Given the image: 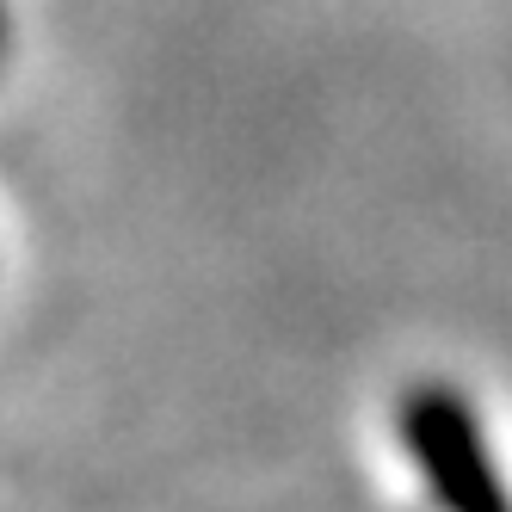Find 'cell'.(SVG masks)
Returning a JSON list of instances; mask_svg holds the SVG:
<instances>
[{
    "mask_svg": "<svg viewBox=\"0 0 512 512\" xmlns=\"http://www.w3.org/2000/svg\"><path fill=\"white\" fill-rule=\"evenodd\" d=\"M401 438L426 475L432 500L445 512H512L506 475L494 469V451L482 438V420L457 389H414L401 408Z\"/></svg>",
    "mask_w": 512,
    "mask_h": 512,
    "instance_id": "cell-1",
    "label": "cell"
}]
</instances>
